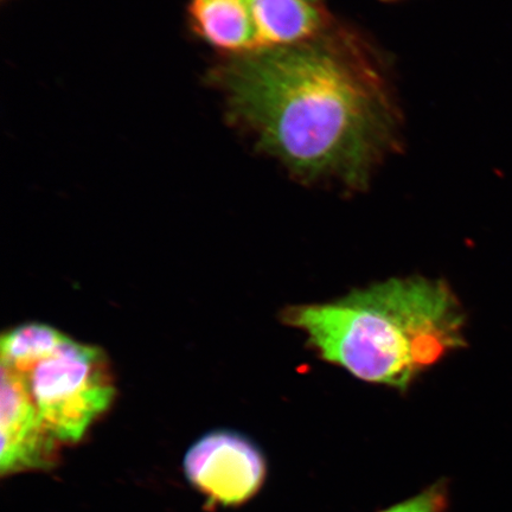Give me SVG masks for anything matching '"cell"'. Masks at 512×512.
I'll return each instance as SVG.
<instances>
[{
	"instance_id": "8",
	"label": "cell",
	"mask_w": 512,
	"mask_h": 512,
	"mask_svg": "<svg viewBox=\"0 0 512 512\" xmlns=\"http://www.w3.org/2000/svg\"><path fill=\"white\" fill-rule=\"evenodd\" d=\"M448 504L447 484L439 482L408 501L381 512H444Z\"/></svg>"
},
{
	"instance_id": "2",
	"label": "cell",
	"mask_w": 512,
	"mask_h": 512,
	"mask_svg": "<svg viewBox=\"0 0 512 512\" xmlns=\"http://www.w3.org/2000/svg\"><path fill=\"white\" fill-rule=\"evenodd\" d=\"M286 322L324 361L399 390L465 345L464 315L451 288L418 277L388 280L334 303L294 306Z\"/></svg>"
},
{
	"instance_id": "9",
	"label": "cell",
	"mask_w": 512,
	"mask_h": 512,
	"mask_svg": "<svg viewBox=\"0 0 512 512\" xmlns=\"http://www.w3.org/2000/svg\"><path fill=\"white\" fill-rule=\"evenodd\" d=\"M384 2H394V0H384Z\"/></svg>"
},
{
	"instance_id": "6",
	"label": "cell",
	"mask_w": 512,
	"mask_h": 512,
	"mask_svg": "<svg viewBox=\"0 0 512 512\" xmlns=\"http://www.w3.org/2000/svg\"><path fill=\"white\" fill-rule=\"evenodd\" d=\"M190 28L211 48L241 56L264 50L243 0H189Z\"/></svg>"
},
{
	"instance_id": "5",
	"label": "cell",
	"mask_w": 512,
	"mask_h": 512,
	"mask_svg": "<svg viewBox=\"0 0 512 512\" xmlns=\"http://www.w3.org/2000/svg\"><path fill=\"white\" fill-rule=\"evenodd\" d=\"M2 452L3 476L27 471L50 470L57 463L60 443L41 418L28 389L12 371L2 368Z\"/></svg>"
},
{
	"instance_id": "7",
	"label": "cell",
	"mask_w": 512,
	"mask_h": 512,
	"mask_svg": "<svg viewBox=\"0 0 512 512\" xmlns=\"http://www.w3.org/2000/svg\"><path fill=\"white\" fill-rule=\"evenodd\" d=\"M258 29L262 49L293 46L323 34V0H243Z\"/></svg>"
},
{
	"instance_id": "3",
	"label": "cell",
	"mask_w": 512,
	"mask_h": 512,
	"mask_svg": "<svg viewBox=\"0 0 512 512\" xmlns=\"http://www.w3.org/2000/svg\"><path fill=\"white\" fill-rule=\"evenodd\" d=\"M2 368L24 383L60 443H78L114 399L105 352L46 324H25L5 334Z\"/></svg>"
},
{
	"instance_id": "4",
	"label": "cell",
	"mask_w": 512,
	"mask_h": 512,
	"mask_svg": "<svg viewBox=\"0 0 512 512\" xmlns=\"http://www.w3.org/2000/svg\"><path fill=\"white\" fill-rule=\"evenodd\" d=\"M184 471L211 503L238 505L260 490L267 465L251 440L238 433L216 431L192 445L184 459Z\"/></svg>"
},
{
	"instance_id": "1",
	"label": "cell",
	"mask_w": 512,
	"mask_h": 512,
	"mask_svg": "<svg viewBox=\"0 0 512 512\" xmlns=\"http://www.w3.org/2000/svg\"><path fill=\"white\" fill-rule=\"evenodd\" d=\"M207 79L230 123L303 181L367 187L396 142L399 117L387 82L349 36L229 57Z\"/></svg>"
}]
</instances>
